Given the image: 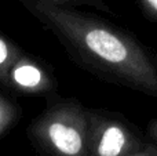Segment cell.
<instances>
[{"mask_svg":"<svg viewBox=\"0 0 157 156\" xmlns=\"http://www.w3.org/2000/svg\"><path fill=\"white\" fill-rule=\"evenodd\" d=\"M29 135L52 156H90V109L75 98L58 99L33 120Z\"/></svg>","mask_w":157,"mask_h":156,"instance_id":"obj_2","label":"cell"},{"mask_svg":"<svg viewBox=\"0 0 157 156\" xmlns=\"http://www.w3.org/2000/svg\"><path fill=\"white\" fill-rule=\"evenodd\" d=\"M144 15L152 22L157 24V0H136Z\"/></svg>","mask_w":157,"mask_h":156,"instance_id":"obj_8","label":"cell"},{"mask_svg":"<svg viewBox=\"0 0 157 156\" xmlns=\"http://www.w3.org/2000/svg\"><path fill=\"white\" fill-rule=\"evenodd\" d=\"M155 57H156V60H157V51H156V54H155Z\"/></svg>","mask_w":157,"mask_h":156,"instance_id":"obj_11","label":"cell"},{"mask_svg":"<svg viewBox=\"0 0 157 156\" xmlns=\"http://www.w3.org/2000/svg\"><path fill=\"white\" fill-rule=\"evenodd\" d=\"M19 2L86 69L157 99V60L135 37L68 6L41 0Z\"/></svg>","mask_w":157,"mask_h":156,"instance_id":"obj_1","label":"cell"},{"mask_svg":"<svg viewBox=\"0 0 157 156\" xmlns=\"http://www.w3.org/2000/svg\"><path fill=\"white\" fill-rule=\"evenodd\" d=\"M4 87L26 96H48L57 88V80L39 61L22 51L8 71Z\"/></svg>","mask_w":157,"mask_h":156,"instance_id":"obj_4","label":"cell"},{"mask_svg":"<svg viewBox=\"0 0 157 156\" xmlns=\"http://www.w3.org/2000/svg\"><path fill=\"white\" fill-rule=\"evenodd\" d=\"M130 156H157V144L145 142L138 151H135Z\"/></svg>","mask_w":157,"mask_h":156,"instance_id":"obj_9","label":"cell"},{"mask_svg":"<svg viewBox=\"0 0 157 156\" xmlns=\"http://www.w3.org/2000/svg\"><path fill=\"white\" fill-rule=\"evenodd\" d=\"M145 141L121 116L90 111V156H130Z\"/></svg>","mask_w":157,"mask_h":156,"instance_id":"obj_3","label":"cell"},{"mask_svg":"<svg viewBox=\"0 0 157 156\" xmlns=\"http://www.w3.org/2000/svg\"><path fill=\"white\" fill-rule=\"evenodd\" d=\"M22 50L18 49L7 36L0 32V84L4 86L10 68L21 55Z\"/></svg>","mask_w":157,"mask_h":156,"instance_id":"obj_5","label":"cell"},{"mask_svg":"<svg viewBox=\"0 0 157 156\" xmlns=\"http://www.w3.org/2000/svg\"><path fill=\"white\" fill-rule=\"evenodd\" d=\"M41 2H48L62 6H90V7L98 8L101 11H109L108 4L103 0H41Z\"/></svg>","mask_w":157,"mask_h":156,"instance_id":"obj_7","label":"cell"},{"mask_svg":"<svg viewBox=\"0 0 157 156\" xmlns=\"http://www.w3.org/2000/svg\"><path fill=\"white\" fill-rule=\"evenodd\" d=\"M19 116H21V111L18 109V107L11 102V99L0 94V135L11 129Z\"/></svg>","mask_w":157,"mask_h":156,"instance_id":"obj_6","label":"cell"},{"mask_svg":"<svg viewBox=\"0 0 157 156\" xmlns=\"http://www.w3.org/2000/svg\"><path fill=\"white\" fill-rule=\"evenodd\" d=\"M146 133H147V137L152 140V142L157 144V118L152 119V120L147 123Z\"/></svg>","mask_w":157,"mask_h":156,"instance_id":"obj_10","label":"cell"}]
</instances>
